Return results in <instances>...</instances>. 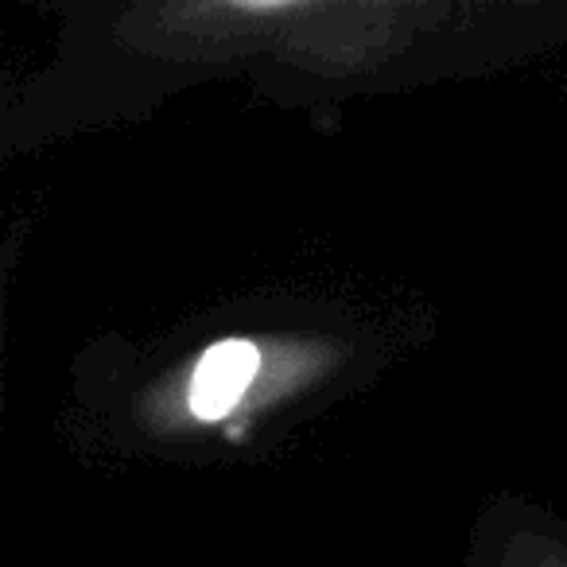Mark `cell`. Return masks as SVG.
Here are the masks:
<instances>
[{
    "mask_svg": "<svg viewBox=\"0 0 567 567\" xmlns=\"http://www.w3.org/2000/svg\"><path fill=\"white\" fill-rule=\"evenodd\" d=\"M466 567H567V520L533 497L497 494L474 520Z\"/></svg>",
    "mask_w": 567,
    "mask_h": 567,
    "instance_id": "7a4b0ae2",
    "label": "cell"
},
{
    "mask_svg": "<svg viewBox=\"0 0 567 567\" xmlns=\"http://www.w3.org/2000/svg\"><path fill=\"white\" fill-rule=\"evenodd\" d=\"M272 370L268 342L252 334H226L190 354L179 385V409L203 432L226 427L249 412Z\"/></svg>",
    "mask_w": 567,
    "mask_h": 567,
    "instance_id": "6da1fadb",
    "label": "cell"
}]
</instances>
